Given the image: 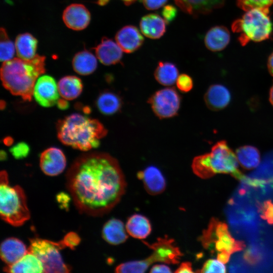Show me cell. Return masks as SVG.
Masks as SVG:
<instances>
[{
	"instance_id": "cell-1",
	"label": "cell",
	"mask_w": 273,
	"mask_h": 273,
	"mask_svg": "<svg viewBox=\"0 0 273 273\" xmlns=\"http://www.w3.org/2000/svg\"><path fill=\"white\" fill-rule=\"evenodd\" d=\"M66 179L77 209L92 216L110 212L120 201L126 187L118 161L105 153L79 156L68 170Z\"/></svg>"
},
{
	"instance_id": "cell-2",
	"label": "cell",
	"mask_w": 273,
	"mask_h": 273,
	"mask_svg": "<svg viewBox=\"0 0 273 273\" xmlns=\"http://www.w3.org/2000/svg\"><path fill=\"white\" fill-rule=\"evenodd\" d=\"M46 58L36 55L32 59L13 58L4 62L1 78L4 87L13 95L30 101L38 78L45 72Z\"/></svg>"
},
{
	"instance_id": "cell-3",
	"label": "cell",
	"mask_w": 273,
	"mask_h": 273,
	"mask_svg": "<svg viewBox=\"0 0 273 273\" xmlns=\"http://www.w3.org/2000/svg\"><path fill=\"white\" fill-rule=\"evenodd\" d=\"M57 135L63 144L83 151L98 148L107 130L98 120L74 113L59 120Z\"/></svg>"
},
{
	"instance_id": "cell-4",
	"label": "cell",
	"mask_w": 273,
	"mask_h": 273,
	"mask_svg": "<svg viewBox=\"0 0 273 273\" xmlns=\"http://www.w3.org/2000/svg\"><path fill=\"white\" fill-rule=\"evenodd\" d=\"M238 161L225 141L216 143L209 153L194 158L192 168L198 176L206 179L216 173L230 174L243 181L246 177L238 169Z\"/></svg>"
},
{
	"instance_id": "cell-5",
	"label": "cell",
	"mask_w": 273,
	"mask_h": 273,
	"mask_svg": "<svg viewBox=\"0 0 273 273\" xmlns=\"http://www.w3.org/2000/svg\"><path fill=\"white\" fill-rule=\"evenodd\" d=\"M0 184L1 218L14 226L23 225L30 217L24 191L18 185H9L8 175L5 170L1 172Z\"/></svg>"
},
{
	"instance_id": "cell-6",
	"label": "cell",
	"mask_w": 273,
	"mask_h": 273,
	"mask_svg": "<svg viewBox=\"0 0 273 273\" xmlns=\"http://www.w3.org/2000/svg\"><path fill=\"white\" fill-rule=\"evenodd\" d=\"M233 32L239 33L242 46L250 41L260 42L270 38L272 25L268 8H255L247 11L232 24Z\"/></svg>"
},
{
	"instance_id": "cell-7",
	"label": "cell",
	"mask_w": 273,
	"mask_h": 273,
	"mask_svg": "<svg viewBox=\"0 0 273 273\" xmlns=\"http://www.w3.org/2000/svg\"><path fill=\"white\" fill-rule=\"evenodd\" d=\"M174 241L167 237L158 238L152 244L145 242L153 252L147 258L120 264L115 268L117 273H142L154 263L160 262L167 264H177L183 254L174 244Z\"/></svg>"
},
{
	"instance_id": "cell-8",
	"label": "cell",
	"mask_w": 273,
	"mask_h": 273,
	"mask_svg": "<svg viewBox=\"0 0 273 273\" xmlns=\"http://www.w3.org/2000/svg\"><path fill=\"white\" fill-rule=\"evenodd\" d=\"M203 247L215 252L217 259L223 263H227L232 254L240 251L245 247L242 241L234 239L226 223L212 218L207 229L200 238Z\"/></svg>"
},
{
	"instance_id": "cell-9",
	"label": "cell",
	"mask_w": 273,
	"mask_h": 273,
	"mask_svg": "<svg viewBox=\"0 0 273 273\" xmlns=\"http://www.w3.org/2000/svg\"><path fill=\"white\" fill-rule=\"evenodd\" d=\"M28 251L37 256L41 261L46 273H67L71 267L66 264L60 253L64 248L61 241L54 242L39 238L29 239Z\"/></svg>"
},
{
	"instance_id": "cell-10",
	"label": "cell",
	"mask_w": 273,
	"mask_h": 273,
	"mask_svg": "<svg viewBox=\"0 0 273 273\" xmlns=\"http://www.w3.org/2000/svg\"><path fill=\"white\" fill-rule=\"evenodd\" d=\"M180 97L173 87H166L153 94L148 103L154 114L160 119L169 118L177 114Z\"/></svg>"
},
{
	"instance_id": "cell-11",
	"label": "cell",
	"mask_w": 273,
	"mask_h": 273,
	"mask_svg": "<svg viewBox=\"0 0 273 273\" xmlns=\"http://www.w3.org/2000/svg\"><path fill=\"white\" fill-rule=\"evenodd\" d=\"M32 96L41 106L47 108L52 107L57 104L59 99L58 83L50 75H40L35 83Z\"/></svg>"
},
{
	"instance_id": "cell-12",
	"label": "cell",
	"mask_w": 273,
	"mask_h": 273,
	"mask_svg": "<svg viewBox=\"0 0 273 273\" xmlns=\"http://www.w3.org/2000/svg\"><path fill=\"white\" fill-rule=\"evenodd\" d=\"M39 165L41 171L47 175L56 176L65 169L66 157L61 149L51 147L41 153Z\"/></svg>"
},
{
	"instance_id": "cell-13",
	"label": "cell",
	"mask_w": 273,
	"mask_h": 273,
	"mask_svg": "<svg viewBox=\"0 0 273 273\" xmlns=\"http://www.w3.org/2000/svg\"><path fill=\"white\" fill-rule=\"evenodd\" d=\"M62 18L68 28L74 30H81L89 24L90 14L84 5L72 4L64 10Z\"/></svg>"
},
{
	"instance_id": "cell-14",
	"label": "cell",
	"mask_w": 273,
	"mask_h": 273,
	"mask_svg": "<svg viewBox=\"0 0 273 273\" xmlns=\"http://www.w3.org/2000/svg\"><path fill=\"white\" fill-rule=\"evenodd\" d=\"M184 12L197 17L211 13L222 7L226 0H174Z\"/></svg>"
},
{
	"instance_id": "cell-15",
	"label": "cell",
	"mask_w": 273,
	"mask_h": 273,
	"mask_svg": "<svg viewBox=\"0 0 273 273\" xmlns=\"http://www.w3.org/2000/svg\"><path fill=\"white\" fill-rule=\"evenodd\" d=\"M138 178L143 181L146 191L151 195L162 193L166 188L165 179L156 167L150 166L138 172Z\"/></svg>"
},
{
	"instance_id": "cell-16",
	"label": "cell",
	"mask_w": 273,
	"mask_h": 273,
	"mask_svg": "<svg viewBox=\"0 0 273 273\" xmlns=\"http://www.w3.org/2000/svg\"><path fill=\"white\" fill-rule=\"evenodd\" d=\"M115 40L122 51L126 53L138 50L144 42V37L134 26L127 25L121 28L115 35Z\"/></svg>"
},
{
	"instance_id": "cell-17",
	"label": "cell",
	"mask_w": 273,
	"mask_h": 273,
	"mask_svg": "<svg viewBox=\"0 0 273 273\" xmlns=\"http://www.w3.org/2000/svg\"><path fill=\"white\" fill-rule=\"evenodd\" d=\"M96 57L105 65H111L120 62L122 57V50L117 43L106 37L95 48Z\"/></svg>"
},
{
	"instance_id": "cell-18",
	"label": "cell",
	"mask_w": 273,
	"mask_h": 273,
	"mask_svg": "<svg viewBox=\"0 0 273 273\" xmlns=\"http://www.w3.org/2000/svg\"><path fill=\"white\" fill-rule=\"evenodd\" d=\"M27 252L28 249L24 243L14 237L6 239L1 244V258L7 265L16 262Z\"/></svg>"
},
{
	"instance_id": "cell-19",
	"label": "cell",
	"mask_w": 273,
	"mask_h": 273,
	"mask_svg": "<svg viewBox=\"0 0 273 273\" xmlns=\"http://www.w3.org/2000/svg\"><path fill=\"white\" fill-rule=\"evenodd\" d=\"M204 101L207 107L213 111H219L225 108L231 101L228 89L221 84H213L207 90Z\"/></svg>"
},
{
	"instance_id": "cell-20",
	"label": "cell",
	"mask_w": 273,
	"mask_h": 273,
	"mask_svg": "<svg viewBox=\"0 0 273 273\" xmlns=\"http://www.w3.org/2000/svg\"><path fill=\"white\" fill-rule=\"evenodd\" d=\"M4 271L15 273H42L44 269L41 261L34 254L28 251L20 259L13 264L6 265Z\"/></svg>"
},
{
	"instance_id": "cell-21",
	"label": "cell",
	"mask_w": 273,
	"mask_h": 273,
	"mask_svg": "<svg viewBox=\"0 0 273 273\" xmlns=\"http://www.w3.org/2000/svg\"><path fill=\"white\" fill-rule=\"evenodd\" d=\"M231 39L229 30L224 26H215L211 28L204 38L206 47L213 52L221 51L229 44Z\"/></svg>"
},
{
	"instance_id": "cell-22",
	"label": "cell",
	"mask_w": 273,
	"mask_h": 273,
	"mask_svg": "<svg viewBox=\"0 0 273 273\" xmlns=\"http://www.w3.org/2000/svg\"><path fill=\"white\" fill-rule=\"evenodd\" d=\"M126 228L120 220L112 218L104 225L102 236L111 245H117L125 242L128 238Z\"/></svg>"
},
{
	"instance_id": "cell-23",
	"label": "cell",
	"mask_w": 273,
	"mask_h": 273,
	"mask_svg": "<svg viewBox=\"0 0 273 273\" xmlns=\"http://www.w3.org/2000/svg\"><path fill=\"white\" fill-rule=\"evenodd\" d=\"M166 22L160 16L150 14L144 16L141 19L140 27L142 33L152 39L161 37L166 31Z\"/></svg>"
},
{
	"instance_id": "cell-24",
	"label": "cell",
	"mask_w": 273,
	"mask_h": 273,
	"mask_svg": "<svg viewBox=\"0 0 273 273\" xmlns=\"http://www.w3.org/2000/svg\"><path fill=\"white\" fill-rule=\"evenodd\" d=\"M125 228L128 235L139 239L146 238L152 230L149 220L145 216L139 214H133L128 218Z\"/></svg>"
},
{
	"instance_id": "cell-25",
	"label": "cell",
	"mask_w": 273,
	"mask_h": 273,
	"mask_svg": "<svg viewBox=\"0 0 273 273\" xmlns=\"http://www.w3.org/2000/svg\"><path fill=\"white\" fill-rule=\"evenodd\" d=\"M60 95L68 101L77 98L81 93L83 84L81 79L75 76H66L58 83Z\"/></svg>"
},
{
	"instance_id": "cell-26",
	"label": "cell",
	"mask_w": 273,
	"mask_h": 273,
	"mask_svg": "<svg viewBox=\"0 0 273 273\" xmlns=\"http://www.w3.org/2000/svg\"><path fill=\"white\" fill-rule=\"evenodd\" d=\"M97 107L99 111L105 115H112L119 111L122 101L117 94L105 91L102 93L97 100Z\"/></svg>"
},
{
	"instance_id": "cell-27",
	"label": "cell",
	"mask_w": 273,
	"mask_h": 273,
	"mask_svg": "<svg viewBox=\"0 0 273 273\" xmlns=\"http://www.w3.org/2000/svg\"><path fill=\"white\" fill-rule=\"evenodd\" d=\"M97 65L96 57L86 50L77 53L72 60L74 70L81 75H87L93 73L97 69Z\"/></svg>"
},
{
	"instance_id": "cell-28",
	"label": "cell",
	"mask_w": 273,
	"mask_h": 273,
	"mask_svg": "<svg viewBox=\"0 0 273 273\" xmlns=\"http://www.w3.org/2000/svg\"><path fill=\"white\" fill-rule=\"evenodd\" d=\"M15 44L16 53L19 58L30 60L36 56L37 40L31 34L25 33L18 35Z\"/></svg>"
},
{
	"instance_id": "cell-29",
	"label": "cell",
	"mask_w": 273,
	"mask_h": 273,
	"mask_svg": "<svg viewBox=\"0 0 273 273\" xmlns=\"http://www.w3.org/2000/svg\"><path fill=\"white\" fill-rule=\"evenodd\" d=\"M178 76L176 66L168 62H159L154 72L156 80L164 86H170L175 83Z\"/></svg>"
},
{
	"instance_id": "cell-30",
	"label": "cell",
	"mask_w": 273,
	"mask_h": 273,
	"mask_svg": "<svg viewBox=\"0 0 273 273\" xmlns=\"http://www.w3.org/2000/svg\"><path fill=\"white\" fill-rule=\"evenodd\" d=\"M236 155L239 163L245 169H253L260 163V153L255 147L248 145L240 147L236 150Z\"/></svg>"
},
{
	"instance_id": "cell-31",
	"label": "cell",
	"mask_w": 273,
	"mask_h": 273,
	"mask_svg": "<svg viewBox=\"0 0 273 273\" xmlns=\"http://www.w3.org/2000/svg\"><path fill=\"white\" fill-rule=\"evenodd\" d=\"M0 60L6 62L13 59L15 54V44L10 39L4 28H1Z\"/></svg>"
},
{
	"instance_id": "cell-32",
	"label": "cell",
	"mask_w": 273,
	"mask_h": 273,
	"mask_svg": "<svg viewBox=\"0 0 273 273\" xmlns=\"http://www.w3.org/2000/svg\"><path fill=\"white\" fill-rule=\"evenodd\" d=\"M237 6L244 11L255 8H268L273 5V0H236Z\"/></svg>"
},
{
	"instance_id": "cell-33",
	"label": "cell",
	"mask_w": 273,
	"mask_h": 273,
	"mask_svg": "<svg viewBox=\"0 0 273 273\" xmlns=\"http://www.w3.org/2000/svg\"><path fill=\"white\" fill-rule=\"evenodd\" d=\"M200 272H225L226 268L223 263L218 259H210L207 260L201 269L198 271Z\"/></svg>"
},
{
	"instance_id": "cell-34",
	"label": "cell",
	"mask_w": 273,
	"mask_h": 273,
	"mask_svg": "<svg viewBox=\"0 0 273 273\" xmlns=\"http://www.w3.org/2000/svg\"><path fill=\"white\" fill-rule=\"evenodd\" d=\"M10 152L15 159H21L28 155L30 148L27 143L22 142L13 146L10 149Z\"/></svg>"
},
{
	"instance_id": "cell-35",
	"label": "cell",
	"mask_w": 273,
	"mask_h": 273,
	"mask_svg": "<svg viewBox=\"0 0 273 273\" xmlns=\"http://www.w3.org/2000/svg\"><path fill=\"white\" fill-rule=\"evenodd\" d=\"M261 217L268 223L273 224V203L270 200L264 201L259 207Z\"/></svg>"
},
{
	"instance_id": "cell-36",
	"label": "cell",
	"mask_w": 273,
	"mask_h": 273,
	"mask_svg": "<svg viewBox=\"0 0 273 273\" xmlns=\"http://www.w3.org/2000/svg\"><path fill=\"white\" fill-rule=\"evenodd\" d=\"M176 84L178 89L184 93L189 92L193 87L192 78L186 74L179 75L176 81Z\"/></svg>"
},
{
	"instance_id": "cell-37",
	"label": "cell",
	"mask_w": 273,
	"mask_h": 273,
	"mask_svg": "<svg viewBox=\"0 0 273 273\" xmlns=\"http://www.w3.org/2000/svg\"><path fill=\"white\" fill-rule=\"evenodd\" d=\"M61 241L65 248L68 247L73 250L79 244L81 239L77 233L71 232L67 233Z\"/></svg>"
},
{
	"instance_id": "cell-38",
	"label": "cell",
	"mask_w": 273,
	"mask_h": 273,
	"mask_svg": "<svg viewBox=\"0 0 273 273\" xmlns=\"http://www.w3.org/2000/svg\"><path fill=\"white\" fill-rule=\"evenodd\" d=\"M177 14V10L172 5H168L164 6L162 11V15L166 23L172 21Z\"/></svg>"
},
{
	"instance_id": "cell-39",
	"label": "cell",
	"mask_w": 273,
	"mask_h": 273,
	"mask_svg": "<svg viewBox=\"0 0 273 273\" xmlns=\"http://www.w3.org/2000/svg\"><path fill=\"white\" fill-rule=\"evenodd\" d=\"M167 0H142L145 7L149 10H155L162 7Z\"/></svg>"
},
{
	"instance_id": "cell-40",
	"label": "cell",
	"mask_w": 273,
	"mask_h": 273,
	"mask_svg": "<svg viewBox=\"0 0 273 273\" xmlns=\"http://www.w3.org/2000/svg\"><path fill=\"white\" fill-rule=\"evenodd\" d=\"M56 199L61 208H68L70 197L67 194L61 192L57 195Z\"/></svg>"
},
{
	"instance_id": "cell-41",
	"label": "cell",
	"mask_w": 273,
	"mask_h": 273,
	"mask_svg": "<svg viewBox=\"0 0 273 273\" xmlns=\"http://www.w3.org/2000/svg\"><path fill=\"white\" fill-rule=\"evenodd\" d=\"M193 272L192 263L189 261L181 263L177 269L175 271V272L177 273H190Z\"/></svg>"
},
{
	"instance_id": "cell-42",
	"label": "cell",
	"mask_w": 273,
	"mask_h": 273,
	"mask_svg": "<svg viewBox=\"0 0 273 273\" xmlns=\"http://www.w3.org/2000/svg\"><path fill=\"white\" fill-rule=\"evenodd\" d=\"M170 268L166 265L155 264L153 265L150 271V272H171Z\"/></svg>"
},
{
	"instance_id": "cell-43",
	"label": "cell",
	"mask_w": 273,
	"mask_h": 273,
	"mask_svg": "<svg viewBox=\"0 0 273 273\" xmlns=\"http://www.w3.org/2000/svg\"><path fill=\"white\" fill-rule=\"evenodd\" d=\"M57 107L61 110H66L69 107L68 100L65 99H59L56 104Z\"/></svg>"
},
{
	"instance_id": "cell-44",
	"label": "cell",
	"mask_w": 273,
	"mask_h": 273,
	"mask_svg": "<svg viewBox=\"0 0 273 273\" xmlns=\"http://www.w3.org/2000/svg\"><path fill=\"white\" fill-rule=\"evenodd\" d=\"M267 66L270 74L273 76V52L269 55L268 58Z\"/></svg>"
},
{
	"instance_id": "cell-45",
	"label": "cell",
	"mask_w": 273,
	"mask_h": 273,
	"mask_svg": "<svg viewBox=\"0 0 273 273\" xmlns=\"http://www.w3.org/2000/svg\"><path fill=\"white\" fill-rule=\"evenodd\" d=\"M109 1V0H99L98 4H99L101 5H104L106 4ZM121 1H122L126 5L128 6L132 4L136 0H121Z\"/></svg>"
},
{
	"instance_id": "cell-46",
	"label": "cell",
	"mask_w": 273,
	"mask_h": 273,
	"mask_svg": "<svg viewBox=\"0 0 273 273\" xmlns=\"http://www.w3.org/2000/svg\"><path fill=\"white\" fill-rule=\"evenodd\" d=\"M269 100L271 104L273 106V84L270 89Z\"/></svg>"
},
{
	"instance_id": "cell-47",
	"label": "cell",
	"mask_w": 273,
	"mask_h": 273,
	"mask_svg": "<svg viewBox=\"0 0 273 273\" xmlns=\"http://www.w3.org/2000/svg\"><path fill=\"white\" fill-rule=\"evenodd\" d=\"M0 157L1 160H6L7 158V155L6 153L4 151H1L0 154Z\"/></svg>"
}]
</instances>
